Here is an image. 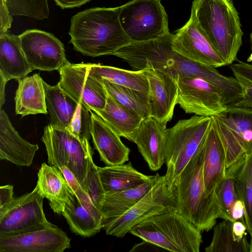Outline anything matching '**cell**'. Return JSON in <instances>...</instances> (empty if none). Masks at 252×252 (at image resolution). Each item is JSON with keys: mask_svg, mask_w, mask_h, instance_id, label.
I'll list each match as a JSON object with an SVG mask.
<instances>
[{"mask_svg": "<svg viewBox=\"0 0 252 252\" xmlns=\"http://www.w3.org/2000/svg\"><path fill=\"white\" fill-rule=\"evenodd\" d=\"M120 6L94 7L74 15L68 34L74 49L92 57L112 55L132 42L119 19Z\"/></svg>", "mask_w": 252, "mask_h": 252, "instance_id": "cell-1", "label": "cell"}, {"mask_svg": "<svg viewBox=\"0 0 252 252\" xmlns=\"http://www.w3.org/2000/svg\"><path fill=\"white\" fill-rule=\"evenodd\" d=\"M190 15L226 65L237 60L244 33L233 0H194Z\"/></svg>", "mask_w": 252, "mask_h": 252, "instance_id": "cell-2", "label": "cell"}, {"mask_svg": "<svg viewBox=\"0 0 252 252\" xmlns=\"http://www.w3.org/2000/svg\"><path fill=\"white\" fill-rule=\"evenodd\" d=\"M203 143L173 187L177 212L201 232L214 227L220 214L216 194H208L204 186Z\"/></svg>", "mask_w": 252, "mask_h": 252, "instance_id": "cell-3", "label": "cell"}, {"mask_svg": "<svg viewBox=\"0 0 252 252\" xmlns=\"http://www.w3.org/2000/svg\"><path fill=\"white\" fill-rule=\"evenodd\" d=\"M129 233L144 242L173 252H199L203 242L201 232L175 211L146 219Z\"/></svg>", "mask_w": 252, "mask_h": 252, "instance_id": "cell-4", "label": "cell"}, {"mask_svg": "<svg viewBox=\"0 0 252 252\" xmlns=\"http://www.w3.org/2000/svg\"><path fill=\"white\" fill-rule=\"evenodd\" d=\"M211 116L194 115L179 121L165 131L164 176L166 184L173 189L181 173L195 155L210 128Z\"/></svg>", "mask_w": 252, "mask_h": 252, "instance_id": "cell-5", "label": "cell"}, {"mask_svg": "<svg viewBox=\"0 0 252 252\" xmlns=\"http://www.w3.org/2000/svg\"><path fill=\"white\" fill-rule=\"evenodd\" d=\"M41 140L46 147L48 164L58 168L67 167L81 186L93 160L89 140L51 124L44 127Z\"/></svg>", "mask_w": 252, "mask_h": 252, "instance_id": "cell-6", "label": "cell"}, {"mask_svg": "<svg viewBox=\"0 0 252 252\" xmlns=\"http://www.w3.org/2000/svg\"><path fill=\"white\" fill-rule=\"evenodd\" d=\"M174 189H169L164 176H160L153 188L137 203L123 214L103 221L107 235L122 238L134 226L154 216L177 211Z\"/></svg>", "mask_w": 252, "mask_h": 252, "instance_id": "cell-7", "label": "cell"}, {"mask_svg": "<svg viewBox=\"0 0 252 252\" xmlns=\"http://www.w3.org/2000/svg\"><path fill=\"white\" fill-rule=\"evenodd\" d=\"M119 19L132 42L148 41L170 33L168 16L160 0L129 1L120 6Z\"/></svg>", "mask_w": 252, "mask_h": 252, "instance_id": "cell-8", "label": "cell"}, {"mask_svg": "<svg viewBox=\"0 0 252 252\" xmlns=\"http://www.w3.org/2000/svg\"><path fill=\"white\" fill-rule=\"evenodd\" d=\"M211 117L224 150L226 169L252 153V112L227 106Z\"/></svg>", "mask_w": 252, "mask_h": 252, "instance_id": "cell-9", "label": "cell"}, {"mask_svg": "<svg viewBox=\"0 0 252 252\" xmlns=\"http://www.w3.org/2000/svg\"><path fill=\"white\" fill-rule=\"evenodd\" d=\"M71 239L55 224L0 236V252H63Z\"/></svg>", "mask_w": 252, "mask_h": 252, "instance_id": "cell-10", "label": "cell"}, {"mask_svg": "<svg viewBox=\"0 0 252 252\" xmlns=\"http://www.w3.org/2000/svg\"><path fill=\"white\" fill-rule=\"evenodd\" d=\"M58 70V85L77 103L93 111L104 108L107 92L102 82L89 73L88 63H69Z\"/></svg>", "mask_w": 252, "mask_h": 252, "instance_id": "cell-11", "label": "cell"}, {"mask_svg": "<svg viewBox=\"0 0 252 252\" xmlns=\"http://www.w3.org/2000/svg\"><path fill=\"white\" fill-rule=\"evenodd\" d=\"M44 198L36 186L32 192L15 197L12 202L0 209V236L53 224L44 214Z\"/></svg>", "mask_w": 252, "mask_h": 252, "instance_id": "cell-12", "label": "cell"}, {"mask_svg": "<svg viewBox=\"0 0 252 252\" xmlns=\"http://www.w3.org/2000/svg\"><path fill=\"white\" fill-rule=\"evenodd\" d=\"M173 35L170 32L154 39L132 42L112 55L122 59L134 70L150 66L168 75L174 54L172 47Z\"/></svg>", "mask_w": 252, "mask_h": 252, "instance_id": "cell-13", "label": "cell"}, {"mask_svg": "<svg viewBox=\"0 0 252 252\" xmlns=\"http://www.w3.org/2000/svg\"><path fill=\"white\" fill-rule=\"evenodd\" d=\"M177 104L187 114L218 115L227 109L222 94L199 78L180 77L177 82Z\"/></svg>", "mask_w": 252, "mask_h": 252, "instance_id": "cell-14", "label": "cell"}, {"mask_svg": "<svg viewBox=\"0 0 252 252\" xmlns=\"http://www.w3.org/2000/svg\"><path fill=\"white\" fill-rule=\"evenodd\" d=\"M19 36L25 56L33 70H58L69 63L63 43L52 34L33 29Z\"/></svg>", "mask_w": 252, "mask_h": 252, "instance_id": "cell-15", "label": "cell"}, {"mask_svg": "<svg viewBox=\"0 0 252 252\" xmlns=\"http://www.w3.org/2000/svg\"><path fill=\"white\" fill-rule=\"evenodd\" d=\"M174 34L173 50L193 62L214 68L226 66V63L200 32L193 17Z\"/></svg>", "mask_w": 252, "mask_h": 252, "instance_id": "cell-16", "label": "cell"}, {"mask_svg": "<svg viewBox=\"0 0 252 252\" xmlns=\"http://www.w3.org/2000/svg\"><path fill=\"white\" fill-rule=\"evenodd\" d=\"M149 83L150 116L166 125L177 104V83L167 74L147 66L142 70Z\"/></svg>", "mask_w": 252, "mask_h": 252, "instance_id": "cell-17", "label": "cell"}, {"mask_svg": "<svg viewBox=\"0 0 252 252\" xmlns=\"http://www.w3.org/2000/svg\"><path fill=\"white\" fill-rule=\"evenodd\" d=\"M166 125L152 117L143 119L132 135L131 141L153 171L159 170L165 163V131Z\"/></svg>", "mask_w": 252, "mask_h": 252, "instance_id": "cell-18", "label": "cell"}, {"mask_svg": "<svg viewBox=\"0 0 252 252\" xmlns=\"http://www.w3.org/2000/svg\"><path fill=\"white\" fill-rule=\"evenodd\" d=\"M89 111L92 140L100 160L107 166L122 164L128 161L130 150L122 142L121 136L99 116Z\"/></svg>", "mask_w": 252, "mask_h": 252, "instance_id": "cell-19", "label": "cell"}, {"mask_svg": "<svg viewBox=\"0 0 252 252\" xmlns=\"http://www.w3.org/2000/svg\"><path fill=\"white\" fill-rule=\"evenodd\" d=\"M39 147L24 139L4 110L0 111V159L19 166H30Z\"/></svg>", "mask_w": 252, "mask_h": 252, "instance_id": "cell-20", "label": "cell"}, {"mask_svg": "<svg viewBox=\"0 0 252 252\" xmlns=\"http://www.w3.org/2000/svg\"><path fill=\"white\" fill-rule=\"evenodd\" d=\"M36 186L41 195L49 200L50 208L61 215L74 193L62 172L56 166L42 163L37 173Z\"/></svg>", "mask_w": 252, "mask_h": 252, "instance_id": "cell-21", "label": "cell"}, {"mask_svg": "<svg viewBox=\"0 0 252 252\" xmlns=\"http://www.w3.org/2000/svg\"><path fill=\"white\" fill-rule=\"evenodd\" d=\"M203 175L208 194H216V190L225 173V155L221 142L212 120L203 141Z\"/></svg>", "mask_w": 252, "mask_h": 252, "instance_id": "cell-22", "label": "cell"}, {"mask_svg": "<svg viewBox=\"0 0 252 252\" xmlns=\"http://www.w3.org/2000/svg\"><path fill=\"white\" fill-rule=\"evenodd\" d=\"M33 70L22 50L19 35L0 34V79L5 82L26 76Z\"/></svg>", "mask_w": 252, "mask_h": 252, "instance_id": "cell-23", "label": "cell"}, {"mask_svg": "<svg viewBox=\"0 0 252 252\" xmlns=\"http://www.w3.org/2000/svg\"><path fill=\"white\" fill-rule=\"evenodd\" d=\"M18 82L14 98L16 114L22 117L47 114L43 80L39 74L25 76Z\"/></svg>", "mask_w": 252, "mask_h": 252, "instance_id": "cell-24", "label": "cell"}, {"mask_svg": "<svg viewBox=\"0 0 252 252\" xmlns=\"http://www.w3.org/2000/svg\"><path fill=\"white\" fill-rule=\"evenodd\" d=\"M98 171L106 195L137 188L154 177L139 172L131 162L98 167Z\"/></svg>", "mask_w": 252, "mask_h": 252, "instance_id": "cell-25", "label": "cell"}, {"mask_svg": "<svg viewBox=\"0 0 252 252\" xmlns=\"http://www.w3.org/2000/svg\"><path fill=\"white\" fill-rule=\"evenodd\" d=\"M93 111L120 136L129 141L143 120L138 115L122 105L108 93L104 108Z\"/></svg>", "mask_w": 252, "mask_h": 252, "instance_id": "cell-26", "label": "cell"}, {"mask_svg": "<svg viewBox=\"0 0 252 252\" xmlns=\"http://www.w3.org/2000/svg\"><path fill=\"white\" fill-rule=\"evenodd\" d=\"M45 103L51 124L67 129L77 110L78 103L65 93L58 84L51 86L43 80Z\"/></svg>", "mask_w": 252, "mask_h": 252, "instance_id": "cell-27", "label": "cell"}, {"mask_svg": "<svg viewBox=\"0 0 252 252\" xmlns=\"http://www.w3.org/2000/svg\"><path fill=\"white\" fill-rule=\"evenodd\" d=\"M62 215L71 232L83 237H92L103 227V217L83 205L75 194L66 204Z\"/></svg>", "mask_w": 252, "mask_h": 252, "instance_id": "cell-28", "label": "cell"}, {"mask_svg": "<svg viewBox=\"0 0 252 252\" xmlns=\"http://www.w3.org/2000/svg\"><path fill=\"white\" fill-rule=\"evenodd\" d=\"M159 176L157 173L137 188L106 195L101 209L103 221L116 218L130 209L153 188Z\"/></svg>", "mask_w": 252, "mask_h": 252, "instance_id": "cell-29", "label": "cell"}, {"mask_svg": "<svg viewBox=\"0 0 252 252\" xmlns=\"http://www.w3.org/2000/svg\"><path fill=\"white\" fill-rule=\"evenodd\" d=\"M89 73L101 81L104 79L116 84L149 93V83L143 70L131 71L96 63H88Z\"/></svg>", "mask_w": 252, "mask_h": 252, "instance_id": "cell-30", "label": "cell"}, {"mask_svg": "<svg viewBox=\"0 0 252 252\" xmlns=\"http://www.w3.org/2000/svg\"><path fill=\"white\" fill-rule=\"evenodd\" d=\"M107 93L142 119L150 116L148 94L120 86L107 80H101Z\"/></svg>", "mask_w": 252, "mask_h": 252, "instance_id": "cell-31", "label": "cell"}, {"mask_svg": "<svg viewBox=\"0 0 252 252\" xmlns=\"http://www.w3.org/2000/svg\"><path fill=\"white\" fill-rule=\"evenodd\" d=\"M235 187L238 199L245 207V222L247 231L252 234V153L241 161L235 176Z\"/></svg>", "mask_w": 252, "mask_h": 252, "instance_id": "cell-32", "label": "cell"}, {"mask_svg": "<svg viewBox=\"0 0 252 252\" xmlns=\"http://www.w3.org/2000/svg\"><path fill=\"white\" fill-rule=\"evenodd\" d=\"M211 242L205 248L206 252H250L247 236L241 240L235 237L232 222L224 220L213 227Z\"/></svg>", "mask_w": 252, "mask_h": 252, "instance_id": "cell-33", "label": "cell"}, {"mask_svg": "<svg viewBox=\"0 0 252 252\" xmlns=\"http://www.w3.org/2000/svg\"><path fill=\"white\" fill-rule=\"evenodd\" d=\"M240 162L225 170V176L216 190L219 208V218L234 222L231 211L235 201L238 199L235 187V176Z\"/></svg>", "mask_w": 252, "mask_h": 252, "instance_id": "cell-34", "label": "cell"}, {"mask_svg": "<svg viewBox=\"0 0 252 252\" xmlns=\"http://www.w3.org/2000/svg\"><path fill=\"white\" fill-rule=\"evenodd\" d=\"M12 16H23L37 20L49 16L48 0H5Z\"/></svg>", "mask_w": 252, "mask_h": 252, "instance_id": "cell-35", "label": "cell"}, {"mask_svg": "<svg viewBox=\"0 0 252 252\" xmlns=\"http://www.w3.org/2000/svg\"><path fill=\"white\" fill-rule=\"evenodd\" d=\"M81 187L88 194L94 205L101 211L106 195L100 179L98 166L94 163L93 160L90 164Z\"/></svg>", "mask_w": 252, "mask_h": 252, "instance_id": "cell-36", "label": "cell"}, {"mask_svg": "<svg viewBox=\"0 0 252 252\" xmlns=\"http://www.w3.org/2000/svg\"><path fill=\"white\" fill-rule=\"evenodd\" d=\"M91 117L89 109L80 102L73 119L67 128L70 133L81 139L92 137L91 133Z\"/></svg>", "mask_w": 252, "mask_h": 252, "instance_id": "cell-37", "label": "cell"}, {"mask_svg": "<svg viewBox=\"0 0 252 252\" xmlns=\"http://www.w3.org/2000/svg\"><path fill=\"white\" fill-rule=\"evenodd\" d=\"M58 168L62 172L74 194L82 204L96 215L103 217L101 211L92 203L88 194L83 189L73 174L65 166H62Z\"/></svg>", "mask_w": 252, "mask_h": 252, "instance_id": "cell-38", "label": "cell"}, {"mask_svg": "<svg viewBox=\"0 0 252 252\" xmlns=\"http://www.w3.org/2000/svg\"><path fill=\"white\" fill-rule=\"evenodd\" d=\"M234 76L241 85L243 95L238 101L227 106L252 112V82L237 75Z\"/></svg>", "mask_w": 252, "mask_h": 252, "instance_id": "cell-39", "label": "cell"}, {"mask_svg": "<svg viewBox=\"0 0 252 252\" xmlns=\"http://www.w3.org/2000/svg\"><path fill=\"white\" fill-rule=\"evenodd\" d=\"M0 34L7 33L13 21L5 0H0Z\"/></svg>", "mask_w": 252, "mask_h": 252, "instance_id": "cell-40", "label": "cell"}, {"mask_svg": "<svg viewBox=\"0 0 252 252\" xmlns=\"http://www.w3.org/2000/svg\"><path fill=\"white\" fill-rule=\"evenodd\" d=\"M233 75L243 77L252 82V64L237 60L229 65Z\"/></svg>", "mask_w": 252, "mask_h": 252, "instance_id": "cell-41", "label": "cell"}, {"mask_svg": "<svg viewBox=\"0 0 252 252\" xmlns=\"http://www.w3.org/2000/svg\"><path fill=\"white\" fill-rule=\"evenodd\" d=\"M13 186L7 185L0 187V209L2 208L12 202L13 197Z\"/></svg>", "mask_w": 252, "mask_h": 252, "instance_id": "cell-42", "label": "cell"}, {"mask_svg": "<svg viewBox=\"0 0 252 252\" xmlns=\"http://www.w3.org/2000/svg\"><path fill=\"white\" fill-rule=\"evenodd\" d=\"M245 207L243 202L237 199L234 203L231 211V216L233 220H241L245 222Z\"/></svg>", "mask_w": 252, "mask_h": 252, "instance_id": "cell-43", "label": "cell"}, {"mask_svg": "<svg viewBox=\"0 0 252 252\" xmlns=\"http://www.w3.org/2000/svg\"><path fill=\"white\" fill-rule=\"evenodd\" d=\"M247 226L241 220H236L232 222V231L237 239L241 240L247 236Z\"/></svg>", "mask_w": 252, "mask_h": 252, "instance_id": "cell-44", "label": "cell"}, {"mask_svg": "<svg viewBox=\"0 0 252 252\" xmlns=\"http://www.w3.org/2000/svg\"><path fill=\"white\" fill-rule=\"evenodd\" d=\"M56 4L62 9L80 7L91 0H54Z\"/></svg>", "mask_w": 252, "mask_h": 252, "instance_id": "cell-45", "label": "cell"}, {"mask_svg": "<svg viewBox=\"0 0 252 252\" xmlns=\"http://www.w3.org/2000/svg\"><path fill=\"white\" fill-rule=\"evenodd\" d=\"M251 236V241H250V252H252V234Z\"/></svg>", "mask_w": 252, "mask_h": 252, "instance_id": "cell-46", "label": "cell"}, {"mask_svg": "<svg viewBox=\"0 0 252 252\" xmlns=\"http://www.w3.org/2000/svg\"><path fill=\"white\" fill-rule=\"evenodd\" d=\"M250 41H251V49L252 51V32L250 34ZM251 56L252 57V54ZM251 58L252 60V58Z\"/></svg>", "mask_w": 252, "mask_h": 252, "instance_id": "cell-47", "label": "cell"}]
</instances>
